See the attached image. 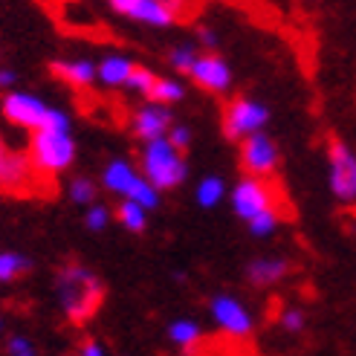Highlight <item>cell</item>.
<instances>
[{"label": "cell", "mask_w": 356, "mask_h": 356, "mask_svg": "<svg viewBox=\"0 0 356 356\" xmlns=\"http://www.w3.org/2000/svg\"><path fill=\"white\" fill-rule=\"evenodd\" d=\"M29 163L41 174H49V177L67 171L76 163V136H73V124H70L67 111L56 108L44 128L32 134Z\"/></svg>", "instance_id": "cell-1"}, {"label": "cell", "mask_w": 356, "mask_h": 356, "mask_svg": "<svg viewBox=\"0 0 356 356\" xmlns=\"http://www.w3.org/2000/svg\"><path fill=\"white\" fill-rule=\"evenodd\" d=\"M56 296H58V305L70 322L84 325V322H90L93 313L99 310L102 298H104V287H102L99 275L93 270H87L84 264H67L58 270Z\"/></svg>", "instance_id": "cell-2"}, {"label": "cell", "mask_w": 356, "mask_h": 356, "mask_svg": "<svg viewBox=\"0 0 356 356\" xmlns=\"http://www.w3.org/2000/svg\"><path fill=\"white\" fill-rule=\"evenodd\" d=\"M139 171L156 191H174L186 183L188 163L168 139H159V142H151V145H142Z\"/></svg>", "instance_id": "cell-3"}, {"label": "cell", "mask_w": 356, "mask_h": 356, "mask_svg": "<svg viewBox=\"0 0 356 356\" xmlns=\"http://www.w3.org/2000/svg\"><path fill=\"white\" fill-rule=\"evenodd\" d=\"M102 186L111 194H116L119 200H134L139 206H145L148 211H154L159 206V191L142 177V171L131 163V159H111L102 171Z\"/></svg>", "instance_id": "cell-4"}, {"label": "cell", "mask_w": 356, "mask_h": 356, "mask_svg": "<svg viewBox=\"0 0 356 356\" xmlns=\"http://www.w3.org/2000/svg\"><path fill=\"white\" fill-rule=\"evenodd\" d=\"M229 203H232V211L241 220L252 223L255 218L278 209V194L275 186L261 180V177H241L235 188L229 191Z\"/></svg>", "instance_id": "cell-5"}, {"label": "cell", "mask_w": 356, "mask_h": 356, "mask_svg": "<svg viewBox=\"0 0 356 356\" xmlns=\"http://www.w3.org/2000/svg\"><path fill=\"white\" fill-rule=\"evenodd\" d=\"M52 111L49 104L35 96V93H26V90H9L3 99H0V116H3L6 124L12 128H21V131H41L44 124L49 122Z\"/></svg>", "instance_id": "cell-6"}, {"label": "cell", "mask_w": 356, "mask_h": 356, "mask_svg": "<svg viewBox=\"0 0 356 356\" xmlns=\"http://www.w3.org/2000/svg\"><path fill=\"white\" fill-rule=\"evenodd\" d=\"M270 122V108H266L264 102L258 99H235V102H229L226 104V111H223V134L226 139H249V136H255V134H264V124Z\"/></svg>", "instance_id": "cell-7"}, {"label": "cell", "mask_w": 356, "mask_h": 356, "mask_svg": "<svg viewBox=\"0 0 356 356\" xmlns=\"http://www.w3.org/2000/svg\"><path fill=\"white\" fill-rule=\"evenodd\" d=\"M327 186L339 203H356V154L348 142L330 139L327 145Z\"/></svg>", "instance_id": "cell-8"}, {"label": "cell", "mask_w": 356, "mask_h": 356, "mask_svg": "<svg viewBox=\"0 0 356 356\" xmlns=\"http://www.w3.org/2000/svg\"><path fill=\"white\" fill-rule=\"evenodd\" d=\"M111 9L122 17H128V21L156 26V29L174 26L180 21V6L165 3V0H111Z\"/></svg>", "instance_id": "cell-9"}, {"label": "cell", "mask_w": 356, "mask_h": 356, "mask_svg": "<svg viewBox=\"0 0 356 356\" xmlns=\"http://www.w3.org/2000/svg\"><path fill=\"white\" fill-rule=\"evenodd\" d=\"M209 313H211V318H215V325L226 336H232V339H246L255 327V318H252V313H249V307L241 298L229 296V293H218L215 298H211Z\"/></svg>", "instance_id": "cell-10"}, {"label": "cell", "mask_w": 356, "mask_h": 356, "mask_svg": "<svg viewBox=\"0 0 356 356\" xmlns=\"http://www.w3.org/2000/svg\"><path fill=\"white\" fill-rule=\"evenodd\" d=\"M281 163V151L275 145L273 136L266 134H255L241 142V165L246 171V177H261L266 180Z\"/></svg>", "instance_id": "cell-11"}, {"label": "cell", "mask_w": 356, "mask_h": 356, "mask_svg": "<svg viewBox=\"0 0 356 356\" xmlns=\"http://www.w3.org/2000/svg\"><path fill=\"white\" fill-rule=\"evenodd\" d=\"M131 128H134V134H136V139L142 142V145H151V142L168 139V131L174 128L171 108L145 102L142 108H136V113L131 119Z\"/></svg>", "instance_id": "cell-12"}, {"label": "cell", "mask_w": 356, "mask_h": 356, "mask_svg": "<svg viewBox=\"0 0 356 356\" xmlns=\"http://www.w3.org/2000/svg\"><path fill=\"white\" fill-rule=\"evenodd\" d=\"M191 81L209 93H226L229 87H232L235 76H232V67H229L226 58L215 56V52H200L197 64L191 70Z\"/></svg>", "instance_id": "cell-13"}, {"label": "cell", "mask_w": 356, "mask_h": 356, "mask_svg": "<svg viewBox=\"0 0 356 356\" xmlns=\"http://www.w3.org/2000/svg\"><path fill=\"white\" fill-rule=\"evenodd\" d=\"M32 186L29 156L12 151L0 142V191H24Z\"/></svg>", "instance_id": "cell-14"}, {"label": "cell", "mask_w": 356, "mask_h": 356, "mask_svg": "<svg viewBox=\"0 0 356 356\" xmlns=\"http://www.w3.org/2000/svg\"><path fill=\"white\" fill-rule=\"evenodd\" d=\"M49 70L58 81L73 87V90H84V87L99 81L96 79V64L87 61V58H56L49 64Z\"/></svg>", "instance_id": "cell-15"}, {"label": "cell", "mask_w": 356, "mask_h": 356, "mask_svg": "<svg viewBox=\"0 0 356 356\" xmlns=\"http://www.w3.org/2000/svg\"><path fill=\"white\" fill-rule=\"evenodd\" d=\"M134 70H136V61H131L124 52H108L96 64V79L104 87H128Z\"/></svg>", "instance_id": "cell-16"}, {"label": "cell", "mask_w": 356, "mask_h": 356, "mask_svg": "<svg viewBox=\"0 0 356 356\" xmlns=\"http://www.w3.org/2000/svg\"><path fill=\"white\" fill-rule=\"evenodd\" d=\"M290 273V261L287 258H255L246 264V278L249 284H255V287H273V284L284 281Z\"/></svg>", "instance_id": "cell-17"}, {"label": "cell", "mask_w": 356, "mask_h": 356, "mask_svg": "<svg viewBox=\"0 0 356 356\" xmlns=\"http://www.w3.org/2000/svg\"><path fill=\"white\" fill-rule=\"evenodd\" d=\"M226 197H229V188H226L223 177L209 174V177H203L197 186H194V200H197L200 209H215V206H220Z\"/></svg>", "instance_id": "cell-18"}, {"label": "cell", "mask_w": 356, "mask_h": 356, "mask_svg": "<svg viewBox=\"0 0 356 356\" xmlns=\"http://www.w3.org/2000/svg\"><path fill=\"white\" fill-rule=\"evenodd\" d=\"M183 99H186V84L180 79H168V76H156L151 93H148V102L163 104V108H171V104L183 102Z\"/></svg>", "instance_id": "cell-19"}, {"label": "cell", "mask_w": 356, "mask_h": 356, "mask_svg": "<svg viewBox=\"0 0 356 356\" xmlns=\"http://www.w3.org/2000/svg\"><path fill=\"white\" fill-rule=\"evenodd\" d=\"M113 215L122 223V229H128V232H134V235H139V232H145L148 229V209L134 203V200H119Z\"/></svg>", "instance_id": "cell-20"}, {"label": "cell", "mask_w": 356, "mask_h": 356, "mask_svg": "<svg viewBox=\"0 0 356 356\" xmlns=\"http://www.w3.org/2000/svg\"><path fill=\"white\" fill-rule=\"evenodd\" d=\"M168 339H171L177 348L191 350L194 345L203 339V327L194 322V318H174V322L168 325Z\"/></svg>", "instance_id": "cell-21"}, {"label": "cell", "mask_w": 356, "mask_h": 356, "mask_svg": "<svg viewBox=\"0 0 356 356\" xmlns=\"http://www.w3.org/2000/svg\"><path fill=\"white\" fill-rule=\"evenodd\" d=\"M67 194H70V200H73L76 206H87V209H90L93 203H99L96 200L99 197V188H96V183L90 180V177H73L70 186H67Z\"/></svg>", "instance_id": "cell-22"}, {"label": "cell", "mask_w": 356, "mask_h": 356, "mask_svg": "<svg viewBox=\"0 0 356 356\" xmlns=\"http://www.w3.org/2000/svg\"><path fill=\"white\" fill-rule=\"evenodd\" d=\"M29 258L26 255H21V252H0V281L3 284H9V281H15V278H21L24 273H29Z\"/></svg>", "instance_id": "cell-23"}, {"label": "cell", "mask_w": 356, "mask_h": 356, "mask_svg": "<svg viewBox=\"0 0 356 356\" xmlns=\"http://www.w3.org/2000/svg\"><path fill=\"white\" fill-rule=\"evenodd\" d=\"M197 56H200V52L194 49L191 44H180V47H174V49H171L168 64H171L174 73H180V76H191L194 64H197Z\"/></svg>", "instance_id": "cell-24"}, {"label": "cell", "mask_w": 356, "mask_h": 356, "mask_svg": "<svg viewBox=\"0 0 356 356\" xmlns=\"http://www.w3.org/2000/svg\"><path fill=\"white\" fill-rule=\"evenodd\" d=\"M111 218H113V211L108 206H104V203H93L90 209L84 211V226L90 229V232H102V229H108Z\"/></svg>", "instance_id": "cell-25"}, {"label": "cell", "mask_w": 356, "mask_h": 356, "mask_svg": "<svg viewBox=\"0 0 356 356\" xmlns=\"http://www.w3.org/2000/svg\"><path fill=\"white\" fill-rule=\"evenodd\" d=\"M154 81H156V73H154V70L136 64L134 76H131V81H128V90H134V93H139V96H145V99H148Z\"/></svg>", "instance_id": "cell-26"}, {"label": "cell", "mask_w": 356, "mask_h": 356, "mask_svg": "<svg viewBox=\"0 0 356 356\" xmlns=\"http://www.w3.org/2000/svg\"><path fill=\"white\" fill-rule=\"evenodd\" d=\"M278 226H281V215L275 209V211H266V215H261V218H255L252 223H249V232H252L255 238H270Z\"/></svg>", "instance_id": "cell-27"}, {"label": "cell", "mask_w": 356, "mask_h": 356, "mask_svg": "<svg viewBox=\"0 0 356 356\" xmlns=\"http://www.w3.org/2000/svg\"><path fill=\"white\" fill-rule=\"evenodd\" d=\"M278 325L287 333H301V330H305V325H307V316H305V310H301V307H284L281 316H278Z\"/></svg>", "instance_id": "cell-28"}, {"label": "cell", "mask_w": 356, "mask_h": 356, "mask_svg": "<svg viewBox=\"0 0 356 356\" xmlns=\"http://www.w3.org/2000/svg\"><path fill=\"white\" fill-rule=\"evenodd\" d=\"M6 356H35V345L26 339V336L15 333L6 339Z\"/></svg>", "instance_id": "cell-29"}, {"label": "cell", "mask_w": 356, "mask_h": 356, "mask_svg": "<svg viewBox=\"0 0 356 356\" xmlns=\"http://www.w3.org/2000/svg\"><path fill=\"white\" fill-rule=\"evenodd\" d=\"M168 142L183 154L186 148H191V131L186 128V124H174V128L168 131Z\"/></svg>", "instance_id": "cell-30"}, {"label": "cell", "mask_w": 356, "mask_h": 356, "mask_svg": "<svg viewBox=\"0 0 356 356\" xmlns=\"http://www.w3.org/2000/svg\"><path fill=\"white\" fill-rule=\"evenodd\" d=\"M200 44L206 47V52H215V47H218V32L215 29H209V26H200Z\"/></svg>", "instance_id": "cell-31"}, {"label": "cell", "mask_w": 356, "mask_h": 356, "mask_svg": "<svg viewBox=\"0 0 356 356\" xmlns=\"http://www.w3.org/2000/svg\"><path fill=\"white\" fill-rule=\"evenodd\" d=\"M79 356H108V353H104V345H102V342L87 339V342L79 348Z\"/></svg>", "instance_id": "cell-32"}, {"label": "cell", "mask_w": 356, "mask_h": 356, "mask_svg": "<svg viewBox=\"0 0 356 356\" xmlns=\"http://www.w3.org/2000/svg\"><path fill=\"white\" fill-rule=\"evenodd\" d=\"M15 70H0V87H12L15 84Z\"/></svg>", "instance_id": "cell-33"}, {"label": "cell", "mask_w": 356, "mask_h": 356, "mask_svg": "<svg viewBox=\"0 0 356 356\" xmlns=\"http://www.w3.org/2000/svg\"><path fill=\"white\" fill-rule=\"evenodd\" d=\"M0 330H3V318H0Z\"/></svg>", "instance_id": "cell-34"}]
</instances>
